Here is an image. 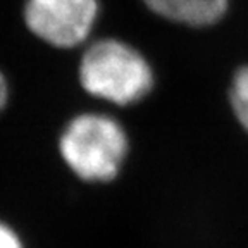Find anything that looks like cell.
Listing matches in <instances>:
<instances>
[{
    "instance_id": "5b68a950",
    "label": "cell",
    "mask_w": 248,
    "mask_h": 248,
    "mask_svg": "<svg viewBox=\"0 0 248 248\" xmlns=\"http://www.w3.org/2000/svg\"><path fill=\"white\" fill-rule=\"evenodd\" d=\"M229 104L240 126L248 135V66L234 73L229 86Z\"/></svg>"
},
{
    "instance_id": "52a82bcc",
    "label": "cell",
    "mask_w": 248,
    "mask_h": 248,
    "mask_svg": "<svg viewBox=\"0 0 248 248\" xmlns=\"http://www.w3.org/2000/svg\"><path fill=\"white\" fill-rule=\"evenodd\" d=\"M9 95H11V90H9V81L5 74L0 71V114L4 112L5 105L9 102Z\"/></svg>"
},
{
    "instance_id": "6da1fadb",
    "label": "cell",
    "mask_w": 248,
    "mask_h": 248,
    "mask_svg": "<svg viewBox=\"0 0 248 248\" xmlns=\"http://www.w3.org/2000/svg\"><path fill=\"white\" fill-rule=\"evenodd\" d=\"M78 76L86 93L119 107L141 102L155 83L147 57L131 43L116 38L90 43L81 55Z\"/></svg>"
},
{
    "instance_id": "7a4b0ae2",
    "label": "cell",
    "mask_w": 248,
    "mask_h": 248,
    "mask_svg": "<svg viewBox=\"0 0 248 248\" xmlns=\"http://www.w3.org/2000/svg\"><path fill=\"white\" fill-rule=\"evenodd\" d=\"M129 152L128 133L116 117L83 112L64 126L59 138L62 160L83 181H112Z\"/></svg>"
},
{
    "instance_id": "277c9868",
    "label": "cell",
    "mask_w": 248,
    "mask_h": 248,
    "mask_svg": "<svg viewBox=\"0 0 248 248\" xmlns=\"http://www.w3.org/2000/svg\"><path fill=\"white\" fill-rule=\"evenodd\" d=\"M154 14L170 23L205 28L219 23L229 9V0H141Z\"/></svg>"
},
{
    "instance_id": "8992f818",
    "label": "cell",
    "mask_w": 248,
    "mask_h": 248,
    "mask_svg": "<svg viewBox=\"0 0 248 248\" xmlns=\"http://www.w3.org/2000/svg\"><path fill=\"white\" fill-rule=\"evenodd\" d=\"M0 248H24L21 236L4 221H0Z\"/></svg>"
},
{
    "instance_id": "3957f363",
    "label": "cell",
    "mask_w": 248,
    "mask_h": 248,
    "mask_svg": "<svg viewBox=\"0 0 248 248\" xmlns=\"http://www.w3.org/2000/svg\"><path fill=\"white\" fill-rule=\"evenodd\" d=\"M98 14V0H26L23 11L28 30L55 48L86 43Z\"/></svg>"
}]
</instances>
